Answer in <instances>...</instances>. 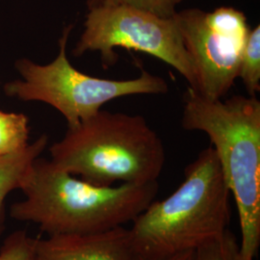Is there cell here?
<instances>
[{
  "instance_id": "52a82bcc",
  "label": "cell",
  "mask_w": 260,
  "mask_h": 260,
  "mask_svg": "<svg viewBox=\"0 0 260 260\" xmlns=\"http://www.w3.org/2000/svg\"><path fill=\"white\" fill-rule=\"evenodd\" d=\"M175 19L194 72L192 89L206 100H223L238 78L251 31L247 17L240 10L223 6L212 12L177 11Z\"/></svg>"
},
{
  "instance_id": "6da1fadb",
  "label": "cell",
  "mask_w": 260,
  "mask_h": 260,
  "mask_svg": "<svg viewBox=\"0 0 260 260\" xmlns=\"http://www.w3.org/2000/svg\"><path fill=\"white\" fill-rule=\"evenodd\" d=\"M158 189L157 181L93 185L38 157L19 187L25 199L11 205L10 216L38 224L47 236L105 233L132 223Z\"/></svg>"
},
{
  "instance_id": "3957f363",
  "label": "cell",
  "mask_w": 260,
  "mask_h": 260,
  "mask_svg": "<svg viewBox=\"0 0 260 260\" xmlns=\"http://www.w3.org/2000/svg\"><path fill=\"white\" fill-rule=\"evenodd\" d=\"M181 124L210 140L237 208L242 257L254 260L260 247L259 101L240 94L209 101L188 87Z\"/></svg>"
},
{
  "instance_id": "30bf717a",
  "label": "cell",
  "mask_w": 260,
  "mask_h": 260,
  "mask_svg": "<svg viewBox=\"0 0 260 260\" xmlns=\"http://www.w3.org/2000/svg\"><path fill=\"white\" fill-rule=\"evenodd\" d=\"M28 138L27 117L22 113L0 110V157L25 149Z\"/></svg>"
},
{
  "instance_id": "8fae6325",
  "label": "cell",
  "mask_w": 260,
  "mask_h": 260,
  "mask_svg": "<svg viewBox=\"0 0 260 260\" xmlns=\"http://www.w3.org/2000/svg\"><path fill=\"white\" fill-rule=\"evenodd\" d=\"M238 78H241L248 94L256 96L260 91L259 25L251 29L249 33L239 64Z\"/></svg>"
},
{
  "instance_id": "7a4b0ae2",
  "label": "cell",
  "mask_w": 260,
  "mask_h": 260,
  "mask_svg": "<svg viewBox=\"0 0 260 260\" xmlns=\"http://www.w3.org/2000/svg\"><path fill=\"white\" fill-rule=\"evenodd\" d=\"M231 192L213 147L187 165L184 180L162 201H153L129 230L134 255L165 260L195 251L221 236L231 221Z\"/></svg>"
},
{
  "instance_id": "4fadbf2b",
  "label": "cell",
  "mask_w": 260,
  "mask_h": 260,
  "mask_svg": "<svg viewBox=\"0 0 260 260\" xmlns=\"http://www.w3.org/2000/svg\"><path fill=\"white\" fill-rule=\"evenodd\" d=\"M183 1L184 0H87V7L91 9L99 6L126 5L170 19L176 15L177 5Z\"/></svg>"
},
{
  "instance_id": "9a60e30c",
  "label": "cell",
  "mask_w": 260,
  "mask_h": 260,
  "mask_svg": "<svg viewBox=\"0 0 260 260\" xmlns=\"http://www.w3.org/2000/svg\"><path fill=\"white\" fill-rule=\"evenodd\" d=\"M194 253L195 251H186V252H182V253H178L177 255H174L170 258H167L165 260H194ZM129 260H147L137 256V255H132Z\"/></svg>"
},
{
  "instance_id": "8992f818",
  "label": "cell",
  "mask_w": 260,
  "mask_h": 260,
  "mask_svg": "<svg viewBox=\"0 0 260 260\" xmlns=\"http://www.w3.org/2000/svg\"><path fill=\"white\" fill-rule=\"evenodd\" d=\"M117 47L157 58L177 70L190 88L194 87L193 68L175 16L165 19L126 5L88 9L84 31L73 50L74 55L99 52L104 68H108L118 61Z\"/></svg>"
},
{
  "instance_id": "9c48e42d",
  "label": "cell",
  "mask_w": 260,
  "mask_h": 260,
  "mask_svg": "<svg viewBox=\"0 0 260 260\" xmlns=\"http://www.w3.org/2000/svg\"><path fill=\"white\" fill-rule=\"evenodd\" d=\"M48 137L42 135L25 149L0 157V235L5 228V200L11 192L19 189L21 182L35 159L47 148Z\"/></svg>"
},
{
  "instance_id": "ba28073f",
  "label": "cell",
  "mask_w": 260,
  "mask_h": 260,
  "mask_svg": "<svg viewBox=\"0 0 260 260\" xmlns=\"http://www.w3.org/2000/svg\"><path fill=\"white\" fill-rule=\"evenodd\" d=\"M37 260H129V230L120 226L89 235H51L36 238Z\"/></svg>"
},
{
  "instance_id": "5b68a950",
  "label": "cell",
  "mask_w": 260,
  "mask_h": 260,
  "mask_svg": "<svg viewBox=\"0 0 260 260\" xmlns=\"http://www.w3.org/2000/svg\"><path fill=\"white\" fill-rule=\"evenodd\" d=\"M73 25L64 28L59 39V53L47 65H39L26 58L16 62L19 79L4 85L9 98L23 102H41L55 108L75 127L116 99L134 94L166 93L169 86L164 78L142 70L132 79L114 80L94 77L77 71L67 56V45Z\"/></svg>"
},
{
  "instance_id": "5bb4252c",
  "label": "cell",
  "mask_w": 260,
  "mask_h": 260,
  "mask_svg": "<svg viewBox=\"0 0 260 260\" xmlns=\"http://www.w3.org/2000/svg\"><path fill=\"white\" fill-rule=\"evenodd\" d=\"M35 240L25 231L11 233L0 248V260H37Z\"/></svg>"
},
{
  "instance_id": "7c38bea8",
  "label": "cell",
  "mask_w": 260,
  "mask_h": 260,
  "mask_svg": "<svg viewBox=\"0 0 260 260\" xmlns=\"http://www.w3.org/2000/svg\"><path fill=\"white\" fill-rule=\"evenodd\" d=\"M194 260H244L240 251V244L230 230L207 242L194 253Z\"/></svg>"
},
{
  "instance_id": "277c9868",
  "label": "cell",
  "mask_w": 260,
  "mask_h": 260,
  "mask_svg": "<svg viewBox=\"0 0 260 260\" xmlns=\"http://www.w3.org/2000/svg\"><path fill=\"white\" fill-rule=\"evenodd\" d=\"M49 152L56 166L96 186L157 181L166 162L162 140L143 116L103 109L68 128Z\"/></svg>"
}]
</instances>
